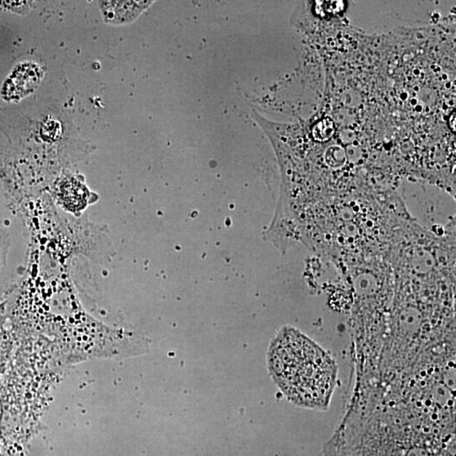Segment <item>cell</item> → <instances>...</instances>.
I'll return each instance as SVG.
<instances>
[{"label": "cell", "mask_w": 456, "mask_h": 456, "mask_svg": "<svg viewBox=\"0 0 456 456\" xmlns=\"http://www.w3.org/2000/svg\"><path fill=\"white\" fill-rule=\"evenodd\" d=\"M268 361L271 376L294 404L327 408L337 368L316 343L296 330L284 329L271 343Z\"/></svg>", "instance_id": "6da1fadb"}, {"label": "cell", "mask_w": 456, "mask_h": 456, "mask_svg": "<svg viewBox=\"0 0 456 456\" xmlns=\"http://www.w3.org/2000/svg\"><path fill=\"white\" fill-rule=\"evenodd\" d=\"M151 1H104L100 7L107 23L122 25L135 21Z\"/></svg>", "instance_id": "3957f363"}, {"label": "cell", "mask_w": 456, "mask_h": 456, "mask_svg": "<svg viewBox=\"0 0 456 456\" xmlns=\"http://www.w3.org/2000/svg\"><path fill=\"white\" fill-rule=\"evenodd\" d=\"M0 456H13L4 446L1 441H0Z\"/></svg>", "instance_id": "277c9868"}, {"label": "cell", "mask_w": 456, "mask_h": 456, "mask_svg": "<svg viewBox=\"0 0 456 456\" xmlns=\"http://www.w3.org/2000/svg\"><path fill=\"white\" fill-rule=\"evenodd\" d=\"M43 70L34 63L17 65L4 82L2 97L8 102H18L38 88L43 77Z\"/></svg>", "instance_id": "7a4b0ae2"}]
</instances>
